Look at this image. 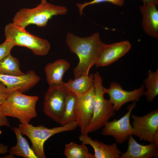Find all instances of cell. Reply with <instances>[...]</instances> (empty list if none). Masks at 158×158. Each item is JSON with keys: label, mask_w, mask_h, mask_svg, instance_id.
<instances>
[{"label": "cell", "mask_w": 158, "mask_h": 158, "mask_svg": "<svg viewBox=\"0 0 158 158\" xmlns=\"http://www.w3.org/2000/svg\"><path fill=\"white\" fill-rule=\"evenodd\" d=\"M157 4L150 3H143L140 7L142 16L141 25L145 32L155 38H158V10Z\"/></svg>", "instance_id": "cell-14"}, {"label": "cell", "mask_w": 158, "mask_h": 158, "mask_svg": "<svg viewBox=\"0 0 158 158\" xmlns=\"http://www.w3.org/2000/svg\"><path fill=\"white\" fill-rule=\"evenodd\" d=\"M0 74L21 75L24 74L20 68V64L17 58L9 54L0 60Z\"/></svg>", "instance_id": "cell-22"}, {"label": "cell", "mask_w": 158, "mask_h": 158, "mask_svg": "<svg viewBox=\"0 0 158 158\" xmlns=\"http://www.w3.org/2000/svg\"><path fill=\"white\" fill-rule=\"evenodd\" d=\"M147 75L144 81L147 90L143 95L146 96L148 101L151 102L158 95V68L154 71L149 70Z\"/></svg>", "instance_id": "cell-23"}, {"label": "cell", "mask_w": 158, "mask_h": 158, "mask_svg": "<svg viewBox=\"0 0 158 158\" xmlns=\"http://www.w3.org/2000/svg\"><path fill=\"white\" fill-rule=\"evenodd\" d=\"M67 94V91L62 84L49 85L45 94L44 113L59 123L63 114Z\"/></svg>", "instance_id": "cell-8"}, {"label": "cell", "mask_w": 158, "mask_h": 158, "mask_svg": "<svg viewBox=\"0 0 158 158\" xmlns=\"http://www.w3.org/2000/svg\"><path fill=\"white\" fill-rule=\"evenodd\" d=\"M40 79L33 71H28L21 75L0 74V81L6 86L9 93L15 91L25 92L36 85Z\"/></svg>", "instance_id": "cell-12"}, {"label": "cell", "mask_w": 158, "mask_h": 158, "mask_svg": "<svg viewBox=\"0 0 158 158\" xmlns=\"http://www.w3.org/2000/svg\"><path fill=\"white\" fill-rule=\"evenodd\" d=\"M137 102H133L128 107V111L118 119L108 121L103 127L101 132L104 136H111L116 143L122 144L133 135V129L130 122L131 113L136 105Z\"/></svg>", "instance_id": "cell-9"}, {"label": "cell", "mask_w": 158, "mask_h": 158, "mask_svg": "<svg viewBox=\"0 0 158 158\" xmlns=\"http://www.w3.org/2000/svg\"><path fill=\"white\" fill-rule=\"evenodd\" d=\"M104 91L105 94H107L109 95V100L116 112L119 110L124 104L128 102L138 101L143 95L145 86L143 85L138 88L131 91H127L124 90L117 82H112L108 89L104 87Z\"/></svg>", "instance_id": "cell-10"}, {"label": "cell", "mask_w": 158, "mask_h": 158, "mask_svg": "<svg viewBox=\"0 0 158 158\" xmlns=\"http://www.w3.org/2000/svg\"><path fill=\"white\" fill-rule=\"evenodd\" d=\"M2 126H6L11 127L7 116L2 112L0 107V127Z\"/></svg>", "instance_id": "cell-27"}, {"label": "cell", "mask_w": 158, "mask_h": 158, "mask_svg": "<svg viewBox=\"0 0 158 158\" xmlns=\"http://www.w3.org/2000/svg\"><path fill=\"white\" fill-rule=\"evenodd\" d=\"M95 99L94 85L86 93L76 95L75 113L78 126L83 134L92 115Z\"/></svg>", "instance_id": "cell-11"}, {"label": "cell", "mask_w": 158, "mask_h": 158, "mask_svg": "<svg viewBox=\"0 0 158 158\" xmlns=\"http://www.w3.org/2000/svg\"><path fill=\"white\" fill-rule=\"evenodd\" d=\"M79 139L82 144L89 145L93 149L95 158H119L122 152L118 149L116 143L107 144L92 140L88 134H81Z\"/></svg>", "instance_id": "cell-15"}, {"label": "cell", "mask_w": 158, "mask_h": 158, "mask_svg": "<svg viewBox=\"0 0 158 158\" xmlns=\"http://www.w3.org/2000/svg\"><path fill=\"white\" fill-rule=\"evenodd\" d=\"M131 44L127 40L105 44L95 64L97 67L107 66L118 60L131 49Z\"/></svg>", "instance_id": "cell-13"}, {"label": "cell", "mask_w": 158, "mask_h": 158, "mask_svg": "<svg viewBox=\"0 0 158 158\" xmlns=\"http://www.w3.org/2000/svg\"><path fill=\"white\" fill-rule=\"evenodd\" d=\"M68 11L64 6L55 5L46 0H41V3L35 8H23L19 11L13 18V23L25 29L30 24L43 27L53 16L65 14Z\"/></svg>", "instance_id": "cell-2"}, {"label": "cell", "mask_w": 158, "mask_h": 158, "mask_svg": "<svg viewBox=\"0 0 158 158\" xmlns=\"http://www.w3.org/2000/svg\"><path fill=\"white\" fill-rule=\"evenodd\" d=\"M143 3H150L157 4L158 0H141Z\"/></svg>", "instance_id": "cell-28"}, {"label": "cell", "mask_w": 158, "mask_h": 158, "mask_svg": "<svg viewBox=\"0 0 158 158\" xmlns=\"http://www.w3.org/2000/svg\"><path fill=\"white\" fill-rule=\"evenodd\" d=\"M78 126L76 121L53 128L43 126H34L29 123H20L18 127L23 135L27 136L32 144V149L38 158L46 157L44 151L45 142L51 137L61 132L72 131Z\"/></svg>", "instance_id": "cell-5"}, {"label": "cell", "mask_w": 158, "mask_h": 158, "mask_svg": "<svg viewBox=\"0 0 158 158\" xmlns=\"http://www.w3.org/2000/svg\"><path fill=\"white\" fill-rule=\"evenodd\" d=\"M12 129L16 135L17 143L15 146L12 147L10 149L9 154L7 157H13L16 155L25 158H38L18 128L15 127Z\"/></svg>", "instance_id": "cell-19"}, {"label": "cell", "mask_w": 158, "mask_h": 158, "mask_svg": "<svg viewBox=\"0 0 158 158\" xmlns=\"http://www.w3.org/2000/svg\"><path fill=\"white\" fill-rule=\"evenodd\" d=\"M76 95L67 91L65 105L62 116L59 124L61 126L76 121L75 103Z\"/></svg>", "instance_id": "cell-20"}, {"label": "cell", "mask_w": 158, "mask_h": 158, "mask_svg": "<svg viewBox=\"0 0 158 158\" xmlns=\"http://www.w3.org/2000/svg\"><path fill=\"white\" fill-rule=\"evenodd\" d=\"M126 151L121 154V158H150L158 157V145L151 143L142 145L138 143L132 135L128 139Z\"/></svg>", "instance_id": "cell-16"}, {"label": "cell", "mask_w": 158, "mask_h": 158, "mask_svg": "<svg viewBox=\"0 0 158 158\" xmlns=\"http://www.w3.org/2000/svg\"><path fill=\"white\" fill-rule=\"evenodd\" d=\"M4 33L6 39L12 42L15 46L26 47L36 55H46L50 49L51 45L48 40L31 34L25 28H20L13 23L6 25Z\"/></svg>", "instance_id": "cell-6"}, {"label": "cell", "mask_w": 158, "mask_h": 158, "mask_svg": "<svg viewBox=\"0 0 158 158\" xmlns=\"http://www.w3.org/2000/svg\"><path fill=\"white\" fill-rule=\"evenodd\" d=\"M70 67V63L63 59H58L48 63L45 68L44 71L49 85L63 84L64 83L63 81V75Z\"/></svg>", "instance_id": "cell-17"}, {"label": "cell", "mask_w": 158, "mask_h": 158, "mask_svg": "<svg viewBox=\"0 0 158 158\" xmlns=\"http://www.w3.org/2000/svg\"><path fill=\"white\" fill-rule=\"evenodd\" d=\"M133 135L141 141L158 145V110H154L142 116L132 114Z\"/></svg>", "instance_id": "cell-7"}, {"label": "cell", "mask_w": 158, "mask_h": 158, "mask_svg": "<svg viewBox=\"0 0 158 158\" xmlns=\"http://www.w3.org/2000/svg\"><path fill=\"white\" fill-rule=\"evenodd\" d=\"M85 145L71 142L65 145L64 154L67 158H95Z\"/></svg>", "instance_id": "cell-21"}, {"label": "cell", "mask_w": 158, "mask_h": 158, "mask_svg": "<svg viewBox=\"0 0 158 158\" xmlns=\"http://www.w3.org/2000/svg\"><path fill=\"white\" fill-rule=\"evenodd\" d=\"M9 93L6 86L0 81V106L4 103Z\"/></svg>", "instance_id": "cell-26"}, {"label": "cell", "mask_w": 158, "mask_h": 158, "mask_svg": "<svg viewBox=\"0 0 158 158\" xmlns=\"http://www.w3.org/2000/svg\"><path fill=\"white\" fill-rule=\"evenodd\" d=\"M103 2H108L117 6H122L124 4V0H92L88 2H85L83 4L76 3V4L78 8L80 16H82L84 15L83 11L86 6Z\"/></svg>", "instance_id": "cell-24"}, {"label": "cell", "mask_w": 158, "mask_h": 158, "mask_svg": "<svg viewBox=\"0 0 158 158\" xmlns=\"http://www.w3.org/2000/svg\"><path fill=\"white\" fill-rule=\"evenodd\" d=\"M72 80L70 79L63 84L65 89L72 92L77 96L83 94L87 92L94 85V74L83 75Z\"/></svg>", "instance_id": "cell-18"}, {"label": "cell", "mask_w": 158, "mask_h": 158, "mask_svg": "<svg viewBox=\"0 0 158 158\" xmlns=\"http://www.w3.org/2000/svg\"><path fill=\"white\" fill-rule=\"evenodd\" d=\"M94 78L95 92L94 109L91 119L83 134H88L99 130L115 114L112 104L109 100L104 97L102 79L98 72L94 74Z\"/></svg>", "instance_id": "cell-4"}, {"label": "cell", "mask_w": 158, "mask_h": 158, "mask_svg": "<svg viewBox=\"0 0 158 158\" xmlns=\"http://www.w3.org/2000/svg\"><path fill=\"white\" fill-rule=\"evenodd\" d=\"M39 97L26 95L18 91L10 92L4 103L0 106L7 116L17 118L20 123H29L37 117L36 105Z\"/></svg>", "instance_id": "cell-3"}, {"label": "cell", "mask_w": 158, "mask_h": 158, "mask_svg": "<svg viewBox=\"0 0 158 158\" xmlns=\"http://www.w3.org/2000/svg\"><path fill=\"white\" fill-rule=\"evenodd\" d=\"M14 46L15 45L12 42L6 39L4 42L0 44V60L10 54Z\"/></svg>", "instance_id": "cell-25"}, {"label": "cell", "mask_w": 158, "mask_h": 158, "mask_svg": "<svg viewBox=\"0 0 158 158\" xmlns=\"http://www.w3.org/2000/svg\"><path fill=\"white\" fill-rule=\"evenodd\" d=\"M66 42L71 51L78 56L79 61L73 69L74 79L89 74L90 69L96 64L105 44L98 33L81 37L68 32Z\"/></svg>", "instance_id": "cell-1"}]
</instances>
